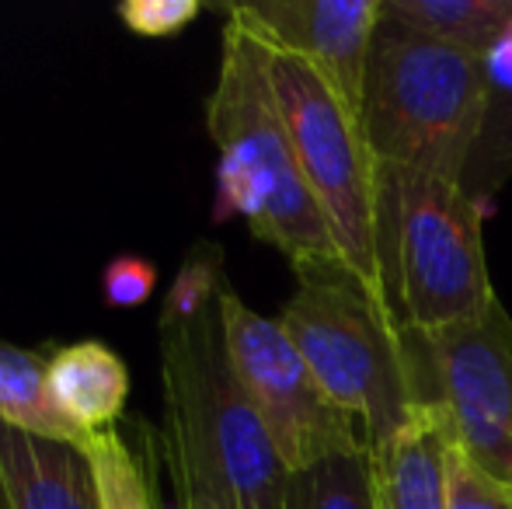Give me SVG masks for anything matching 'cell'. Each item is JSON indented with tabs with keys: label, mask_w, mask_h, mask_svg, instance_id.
<instances>
[{
	"label": "cell",
	"mask_w": 512,
	"mask_h": 509,
	"mask_svg": "<svg viewBox=\"0 0 512 509\" xmlns=\"http://www.w3.org/2000/svg\"><path fill=\"white\" fill-rule=\"evenodd\" d=\"M223 258L199 245L182 262L164 311V447L182 509H283L290 471L234 374L223 332Z\"/></svg>",
	"instance_id": "obj_1"
},
{
	"label": "cell",
	"mask_w": 512,
	"mask_h": 509,
	"mask_svg": "<svg viewBox=\"0 0 512 509\" xmlns=\"http://www.w3.org/2000/svg\"><path fill=\"white\" fill-rule=\"evenodd\" d=\"M206 126L220 150V217L237 213L258 241L293 265L342 258L300 175L272 91L269 46L234 14H227L223 28L220 77L206 102Z\"/></svg>",
	"instance_id": "obj_2"
},
{
	"label": "cell",
	"mask_w": 512,
	"mask_h": 509,
	"mask_svg": "<svg viewBox=\"0 0 512 509\" xmlns=\"http://www.w3.org/2000/svg\"><path fill=\"white\" fill-rule=\"evenodd\" d=\"M481 112V60L405 25L380 0L359 105V126L380 168L464 182Z\"/></svg>",
	"instance_id": "obj_3"
},
{
	"label": "cell",
	"mask_w": 512,
	"mask_h": 509,
	"mask_svg": "<svg viewBox=\"0 0 512 509\" xmlns=\"http://www.w3.org/2000/svg\"><path fill=\"white\" fill-rule=\"evenodd\" d=\"M297 293L279 314V325L300 349L324 394L356 415L370 450L415 422L401 360V321L342 262H300Z\"/></svg>",
	"instance_id": "obj_4"
},
{
	"label": "cell",
	"mask_w": 512,
	"mask_h": 509,
	"mask_svg": "<svg viewBox=\"0 0 512 509\" xmlns=\"http://www.w3.org/2000/svg\"><path fill=\"white\" fill-rule=\"evenodd\" d=\"M380 248L401 325L446 328L495 304L478 199L460 182L380 168Z\"/></svg>",
	"instance_id": "obj_5"
},
{
	"label": "cell",
	"mask_w": 512,
	"mask_h": 509,
	"mask_svg": "<svg viewBox=\"0 0 512 509\" xmlns=\"http://www.w3.org/2000/svg\"><path fill=\"white\" fill-rule=\"evenodd\" d=\"M269 77L300 175L324 213L338 255L373 297L391 307L380 248V164L363 136L359 112L310 63L276 46H269Z\"/></svg>",
	"instance_id": "obj_6"
},
{
	"label": "cell",
	"mask_w": 512,
	"mask_h": 509,
	"mask_svg": "<svg viewBox=\"0 0 512 509\" xmlns=\"http://www.w3.org/2000/svg\"><path fill=\"white\" fill-rule=\"evenodd\" d=\"M411 408L429 415L450 447L512 485V318L495 300L446 328L401 325Z\"/></svg>",
	"instance_id": "obj_7"
},
{
	"label": "cell",
	"mask_w": 512,
	"mask_h": 509,
	"mask_svg": "<svg viewBox=\"0 0 512 509\" xmlns=\"http://www.w3.org/2000/svg\"><path fill=\"white\" fill-rule=\"evenodd\" d=\"M223 332L237 381L290 475L370 450L363 422L324 394L283 325L255 314L230 286L223 290Z\"/></svg>",
	"instance_id": "obj_8"
},
{
	"label": "cell",
	"mask_w": 512,
	"mask_h": 509,
	"mask_svg": "<svg viewBox=\"0 0 512 509\" xmlns=\"http://www.w3.org/2000/svg\"><path fill=\"white\" fill-rule=\"evenodd\" d=\"M223 11L241 18L269 46L310 63L359 112L380 0H251Z\"/></svg>",
	"instance_id": "obj_9"
},
{
	"label": "cell",
	"mask_w": 512,
	"mask_h": 509,
	"mask_svg": "<svg viewBox=\"0 0 512 509\" xmlns=\"http://www.w3.org/2000/svg\"><path fill=\"white\" fill-rule=\"evenodd\" d=\"M0 482L11 509H102L84 447L0 426Z\"/></svg>",
	"instance_id": "obj_10"
},
{
	"label": "cell",
	"mask_w": 512,
	"mask_h": 509,
	"mask_svg": "<svg viewBox=\"0 0 512 509\" xmlns=\"http://www.w3.org/2000/svg\"><path fill=\"white\" fill-rule=\"evenodd\" d=\"M446 454L450 440L429 415L415 412V422L384 447L370 450L373 506L377 509H446Z\"/></svg>",
	"instance_id": "obj_11"
},
{
	"label": "cell",
	"mask_w": 512,
	"mask_h": 509,
	"mask_svg": "<svg viewBox=\"0 0 512 509\" xmlns=\"http://www.w3.org/2000/svg\"><path fill=\"white\" fill-rule=\"evenodd\" d=\"M49 394L56 408L88 436L108 433L126 408V363L105 342L63 346L49 356Z\"/></svg>",
	"instance_id": "obj_12"
},
{
	"label": "cell",
	"mask_w": 512,
	"mask_h": 509,
	"mask_svg": "<svg viewBox=\"0 0 512 509\" xmlns=\"http://www.w3.org/2000/svg\"><path fill=\"white\" fill-rule=\"evenodd\" d=\"M0 426L70 447H88L91 440L56 408L49 394V356L7 342H0Z\"/></svg>",
	"instance_id": "obj_13"
},
{
	"label": "cell",
	"mask_w": 512,
	"mask_h": 509,
	"mask_svg": "<svg viewBox=\"0 0 512 509\" xmlns=\"http://www.w3.org/2000/svg\"><path fill=\"white\" fill-rule=\"evenodd\" d=\"M485 77V112L464 171V192L485 199L512 175V28L481 60Z\"/></svg>",
	"instance_id": "obj_14"
},
{
	"label": "cell",
	"mask_w": 512,
	"mask_h": 509,
	"mask_svg": "<svg viewBox=\"0 0 512 509\" xmlns=\"http://www.w3.org/2000/svg\"><path fill=\"white\" fill-rule=\"evenodd\" d=\"M384 11L474 60L512 28V0H384Z\"/></svg>",
	"instance_id": "obj_15"
},
{
	"label": "cell",
	"mask_w": 512,
	"mask_h": 509,
	"mask_svg": "<svg viewBox=\"0 0 512 509\" xmlns=\"http://www.w3.org/2000/svg\"><path fill=\"white\" fill-rule=\"evenodd\" d=\"M283 509H377L373 506L370 450L331 457L286 478Z\"/></svg>",
	"instance_id": "obj_16"
},
{
	"label": "cell",
	"mask_w": 512,
	"mask_h": 509,
	"mask_svg": "<svg viewBox=\"0 0 512 509\" xmlns=\"http://www.w3.org/2000/svg\"><path fill=\"white\" fill-rule=\"evenodd\" d=\"M84 454H88L91 471H95L98 506L102 509H154L150 506L147 475H143L133 450L126 447V440H122L115 429L91 436Z\"/></svg>",
	"instance_id": "obj_17"
},
{
	"label": "cell",
	"mask_w": 512,
	"mask_h": 509,
	"mask_svg": "<svg viewBox=\"0 0 512 509\" xmlns=\"http://www.w3.org/2000/svg\"><path fill=\"white\" fill-rule=\"evenodd\" d=\"M446 509H512V485L467 461L457 447L446 454Z\"/></svg>",
	"instance_id": "obj_18"
},
{
	"label": "cell",
	"mask_w": 512,
	"mask_h": 509,
	"mask_svg": "<svg viewBox=\"0 0 512 509\" xmlns=\"http://www.w3.org/2000/svg\"><path fill=\"white\" fill-rule=\"evenodd\" d=\"M199 11H203L199 0H126L115 14L133 35L164 39V35H178L189 21H196Z\"/></svg>",
	"instance_id": "obj_19"
},
{
	"label": "cell",
	"mask_w": 512,
	"mask_h": 509,
	"mask_svg": "<svg viewBox=\"0 0 512 509\" xmlns=\"http://www.w3.org/2000/svg\"><path fill=\"white\" fill-rule=\"evenodd\" d=\"M157 286V269L140 255H119L108 262L102 276V293L112 307H140Z\"/></svg>",
	"instance_id": "obj_20"
},
{
	"label": "cell",
	"mask_w": 512,
	"mask_h": 509,
	"mask_svg": "<svg viewBox=\"0 0 512 509\" xmlns=\"http://www.w3.org/2000/svg\"><path fill=\"white\" fill-rule=\"evenodd\" d=\"M0 509H11V499H7V489H4V482H0Z\"/></svg>",
	"instance_id": "obj_21"
}]
</instances>
